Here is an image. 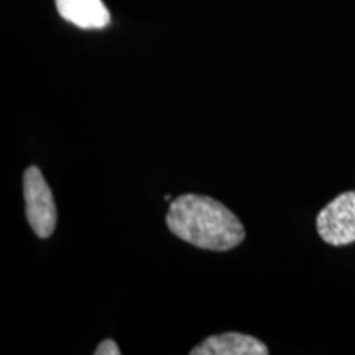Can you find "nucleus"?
Returning <instances> with one entry per match:
<instances>
[{
	"label": "nucleus",
	"mask_w": 355,
	"mask_h": 355,
	"mask_svg": "<svg viewBox=\"0 0 355 355\" xmlns=\"http://www.w3.org/2000/svg\"><path fill=\"white\" fill-rule=\"evenodd\" d=\"M171 234L191 245L212 252H229L245 239V227L229 207L214 198L181 194L166 212Z\"/></svg>",
	"instance_id": "nucleus-1"
},
{
	"label": "nucleus",
	"mask_w": 355,
	"mask_h": 355,
	"mask_svg": "<svg viewBox=\"0 0 355 355\" xmlns=\"http://www.w3.org/2000/svg\"><path fill=\"white\" fill-rule=\"evenodd\" d=\"M24 198L30 227L40 239L51 237L58 220L56 202L38 166H28L24 173Z\"/></svg>",
	"instance_id": "nucleus-2"
},
{
	"label": "nucleus",
	"mask_w": 355,
	"mask_h": 355,
	"mask_svg": "<svg viewBox=\"0 0 355 355\" xmlns=\"http://www.w3.org/2000/svg\"><path fill=\"white\" fill-rule=\"evenodd\" d=\"M319 237L334 247L355 242V191H347L327 204L318 214Z\"/></svg>",
	"instance_id": "nucleus-3"
},
{
	"label": "nucleus",
	"mask_w": 355,
	"mask_h": 355,
	"mask_svg": "<svg viewBox=\"0 0 355 355\" xmlns=\"http://www.w3.org/2000/svg\"><path fill=\"white\" fill-rule=\"evenodd\" d=\"M268 352L261 340L241 332L211 336L189 350L191 355H268Z\"/></svg>",
	"instance_id": "nucleus-4"
},
{
	"label": "nucleus",
	"mask_w": 355,
	"mask_h": 355,
	"mask_svg": "<svg viewBox=\"0 0 355 355\" xmlns=\"http://www.w3.org/2000/svg\"><path fill=\"white\" fill-rule=\"evenodd\" d=\"M56 10L69 24L83 30H102L110 24V13L102 0H55Z\"/></svg>",
	"instance_id": "nucleus-5"
},
{
	"label": "nucleus",
	"mask_w": 355,
	"mask_h": 355,
	"mask_svg": "<svg viewBox=\"0 0 355 355\" xmlns=\"http://www.w3.org/2000/svg\"><path fill=\"white\" fill-rule=\"evenodd\" d=\"M94 354L96 355H119L121 354V349H119V345L115 340L105 339V340H102L99 345H97Z\"/></svg>",
	"instance_id": "nucleus-6"
}]
</instances>
